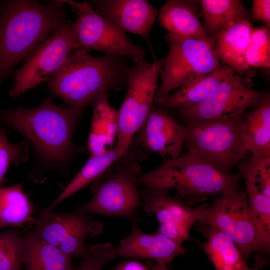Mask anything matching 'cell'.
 Listing matches in <instances>:
<instances>
[{"label":"cell","mask_w":270,"mask_h":270,"mask_svg":"<svg viewBox=\"0 0 270 270\" xmlns=\"http://www.w3.org/2000/svg\"><path fill=\"white\" fill-rule=\"evenodd\" d=\"M64 6L61 0L0 2V84L66 20Z\"/></svg>","instance_id":"cell-1"},{"label":"cell","mask_w":270,"mask_h":270,"mask_svg":"<svg viewBox=\"0 0 270 270\" xmlns=\"http://www.w3.org/2000/svg\"><path fill=\"white\" fill-rule=\"evenodd\" d=\"M130 68L124 58L94 56L78 48L47 81L48 86L54 96L81 113L102 92L120 90L126 86Z\"/></svg>","instance_id":"cell-2"},{"label":"cell","mask_w":270,"mask_h":270,"mask_svg":"<svg viewBox=\"0 0 270 270\" xmlns=\"http://www.w3.org/2000/svg\"><path fill=\"white\" fill-rule=\"evenodd\" d=\"M80 114L48 98L34 108L0 109V120L24 136L44 160L62 166L72 152V136Z\"/></svg>","instance_id":"cell-3"},{"label":"cell","mask_w":270,"mask_h":270,"mask_svg":"<svg viewBox=\"0 0 270 270\" xmlns=\"http://www.w3.org/2000/svg\"><path fill=\"white\" fill-rule=\"evenodd\" d=\"M239 176L215 168L188 152L176 158L164 160L158 168L140 174L139 185L168 193L190 206L209 196L240 190Z\"/></svg>","instance_id":"cell-4"},{"label":"cell","mask_w":270,"mask_h":270,"mask_svg":"<svg viewBox=\"0 0 270 270\" xmlns=\"http://www.w3.org/2000/svg\"><path fill=\"white\" fill-rule=\"evenodd\" d=\"M244 115L186 124L188 152L215 168L230 172L248 152Z\"/></svg>","instance_id":"cell-5"},{"label":"cell","mask_w":270,"mask_h":270,"mask_svg":"<svg viewBox=\"0 0 270 270\" xmlns=\"http://www.w3.org/2000/svg\"><path fill=\"white\" fill-rule=\"evenodd\" d=\"M165 40L169 50L154 102L160 106L174 90L199 80L220 66L214 52V43L169 33Z\"/></svg>","instance_id":"cell-6"},{"label":"cell","mask_w":270,"mask_h":270,"mask_svg":"<svg viewBox=\"0 0 270 270\" xmlns=\"http://www.w3.org/2000/svg\"><path fill=\"white\" fill-rule=\"evenodd\" d=\"M194 213L196 221L208 224L229 236L246 264L253 252H262L260 232L245 192H226L208 206L194 208Z\"/></svg>","instance_id":"cell-7"},{"label":"cell","mask_w":270,"mask_h":270,"mask_svg":"<svg viewBox=\"0 0 270 270\" xmlns=\"http://www.w3.org/2000/svg\"><path fill=\"white\" fill-rule=\"evenodd\" d=\"M165 60L133 63L130 66L127 92L118 110V130L114 148L120 158L127 154L135 134L152 108L157 82Z\"/></svg>","instance_id":"cell-8"},{"label":"cell","mask_w":270,"mask_h":270,"mask_svg":"<svg viewBox=\"0 0 270 270\" xmlns=\"http://www.w3.org/2000/svg\"><path fill=\"white\" fill-rule=\"evenodd\" d=\"M120 162L93 182L92 196L82 206L90 214L134 220L141 204L138 182L140 166L132 160Z\"/></svg>","instance_id":"cell-9"},{"label":"cell","mask_w":270,"mask_h":270,"mask_svg":"<svg viewBox=\"0 0 270 270\" xmlns=\"http://www.w3.org/2000/svg\"><path fill=\"white\" fill-rule=\"evenodd\" d=\"M61 0L70 6L76 16L74 28L78 48L120 56L133 63L144 60V48L132 42L126 32L97 14L88 2Z\"/></svg>","instance_id":"cell-10"},{"label":"cell","mask_w":270,"mask_h":270,"mask_svg":"<svg viewBox=\"0 0 270 270\" xmlns=\"http://www.w3.org/2000/svg\"><path fill=\"white\" fill-rule=\"evenodd\" d=\"M78 48L74 22L65 20L17 70L10 97L16 98L42 82H47L70 52Z\"/></svg>","instance_id":"cell-11"},{"label":"cell","mask_w":270,"mask_h":270,"mask_svg":"<svg viewBox=\"0 0 270 270\" xmlns=\"http://www.w3.org/2000/svg\"><path fill=\"white\" fill-rule=\"evenodd\" d=\"M90 214L82 206L58 213L45 208L35 220L31 232L69 256L81 258L87 248L86 237L98 236L103 230V223Z\"/></svg>","instance_id":"cell-12"},{"label":"cell","mask_w":270,"mask_h":270,"mask_svg":"<svg viewBox=\"0 0 270 270\" xmlns=\"http://www.w3.org/2000/svg\"><path fill=\"white\" fill-rule=\"evenodd\" d=\"M266 94L250 88L240 74L234 73L212 94L198 104L176 110L186 124L236 117L243 115L247 108L258 105Z\"/></svg>","instance_id":"cell-13"},{"label":"cell","mask_w":270,"mask_h":270,"mask_svg":"<svg viewBox=\"0 0 270 270\" xmlns=\"http://www.w3.org/2000/svg\"><path fill=\"white\" fill-rule=\"evenodd\" d=\"M245 181L252 216L260 232L262 252L270 248V156L252 154L237 164Z\"/></svg>","instance_id":"cell-14"},{"label":"cell","mask_w":270,"mask_h":270,"mask_svg":"<svg viewBox=\"0 0 270 270\" xmlns=\"http://www.w3.org/2000/svg\"><path fill=\"white\" fill-rule=\"evenodd\" d=\"M142 188L141 204L146 214L156 217V231L182 244L188 238L190 228L196 222L194 208L168 193Z\"/></svg>","instance_id":"cell-15"},{"label":"cell","mask_w":270,"mask_h":270,"mask_svg":"<svg viewBox=\"0 0 270 270\" xmlns=\"http://www.w3.org/2000/svg\"><path fill=\"white\" fill-rule=\"evenodd\" d=\"M98 14L110 21L124 32L142 36L157 60L150 38V33L158 10L147 0H92L88 2Z\"/></svg>","instance_id":"cell-16"},{"label":"cell","mask_w":270,"mask_h":270,"mask_svg":"<svg viewBox=\"0 0 270 270\" xmlns=\"http://www.w3.org/2000/svg\"><path fill=\"white\" fill-rule=\"evenodd\" d=\"M136 134L143 148L158 153L164 160L179 157L184 142V126L162 109L152 108Z\"/></svg>","instance_id":"cell-17"},{"label":"cell","mask_w":270,"mask_h":270,"mask_svg":"<svg viewBox=\"0 0 270 270\" xmlns=\"http://www.w3.org/2000/svg\"><path fill=\"white\" fill-rule=\"evenodd\" d=\"M186 252L181 244L158 231L145 233L134 222L129 234L115 248L116 257L145 258L166 265Z\"/></svg>","instance_id":"cell-18"},{"label":"cell","mask_w":270,"mask_h":270,"mask_svg":"<svg viewBox=\"0 0 270 270\" xmlns=\"http://www.w3.org/2000/svg\"><path fill=\"white\" fill-rule=\"evenodd\" d=\"M254 28L248 19L228 24L220 33L214 52L219 61L233 68L238 74H249L246 52Z\"/></svg>","instance_id":"cell-19"},{"label":"cell","mask_w":270,"mask_h":270,"mask_svg":"<svg viewBox=\"0 0 270 270\" xmlns=\"http://www.w3.org/2000/svg\"><path fill=\"white\" fill-rule=\"evenodd\" d=\"M93 114L87 146L90 156L104 154L114 148L118 130V110L110 104L108 91L92 102Z\"/></svg>","instance_id":"cell-20"},{"label":"cell","mask_w":270,"mask_h":270,"mask_svg":"<svg viewBox=\"0 0 270 270\" xmlns=\"http://www.w3.org/2000/svg\"><path fill=\"white\" fill-rule=\"evenodd\" d=\"M158 16L160 24L169 34L215 44L206 34L194 1L168 0L158 11Z\"/></svg>","instance_id":"cell-21"},{"label":"cell","mask_w":270,"mask_h":270,"mask_svg":"<svg viewBox=\"0 0 270 270\" xmlns=\"http://www.w3.org/2000/svg\"><path fill=\"white\" fill-rule=\"evenodd\" d=\"M198 222L200 230L207 238L201 248L216 270H257L263 265L256 262L254 268H249L229 236L208 224Z\"/></svg>","instance_id":"cell-22"},{"label":"cell","mask_w":270,"mask_h":270,"mask_svg":"<svg viewBox=\"0 0 270 270\" xmlns=\"http://www.w3.org/2000/svg\"><path fill=\"white\" fill-rule=\"evenodd\" d=\"M234 73L236 71L229 66L220 65L199 80L178 88L162 103V109L166 110L194 106L212 94L227 78Z\"/></svg>","instance_id":"cell-23"},{"label":"cell","mask_w":270,"mask_h":270,"mask_svg":"<svg viewBox=\"0 0 270 270\" xmlns=\"http://www.w3.org/2000/svg\"><path fill=\"white\" fill-rule=\"evenodd\" d=\"M72 259L32 232L24 238L22 264L25 270H74Z\"/></svg>","instance_id":"cell-24"},{"label":"cell","mask_w":270,"mask_h":270,"mask_svg":"<svg viewBox=\"0 0 270 270\" xmlns=\"http://www.w3.org/2000/svg\"><path fill=\"white\" fill-rule=\"evenodd\" d=\"M243 119L248 151L256 156H270V94Z\"/></svg>","instance_id":"cell-25"},{"label":"cell","mask_w":270,"mask_h":270,"mask_svg":"<svg viewBox=\"0 0 270 270\" xmlns=\"http://www.w3.org/2000/svg\"><path fill=\"white\" fill-rule=\"evenodd\" d=\"M201 4L203 28L215 44L220 33L228 24L238 20H248L250 16L241 0H202Z\"/></svg>","instance_id":"cell-26"},{"label":"cell","mask_w":270,"mask_h":270,"mask_svg":"<svg viewBox=\"0 0 270 270\" xmlns=\"http://www.w3.org/2000/svg\"><path fill=\"white\" fill-rule=\"evenodd\" d=\"M34 206L22 190V184L0 188V229L22 227L34 222Z\"/></svg>","instance_id":"cell-27"},{"label":"cell","mask_w":270,"mask_h":270,"mask_svg":"<svg viewBox=\"0 0 270 270\" xmlns=\"http://www.w3.org/2000/svg\"><path fill=\"white\" fill-rule=\"evenodd\" d=\"M119 159L118 153L114 148L103 154L90 156L72 180L46 208L52 210L64 200L99 178Z\"/></svg>","instance_id":"cell-28"},{"label":"cell","mask_w":270,"mask_h":270,"mask_svg":"<svg viewBox=\"0 0 270 270\" xmlns=\"http://www.w3.org/2000/svg\"><path fill=\"white\" fill-rule=\"evenodd\" d=\"M24 238L16 229L0 232V270H21Z\"/></svg>","instance_id":"cell-29"},{"label":"cell","mask_w":270,"mask_h":270,"mask_svg":"<svg viewBox=\"0 0 270 270\" xmlns=\"http://www.w3.org/2000/svg\"><path fill=\"white\" fill-rule=\"evenodd\" d=\"M250 68L270 66V32L267 27L254 28L246 52Z\"/></svg>","instance_id":"cell-30"},{"label":"cell","mask_w":270,"mask_h":270,"mask_svg":"<svg viewBox=\"0 0 270 270\" xmlns=\"http://www.w3.org/2000/svg\"><path fill=\"white\" fill-rule=\"evenodd\" d=\"M28 156L26 144L10 142L6 132L0 128V188L10 165L24 162Z\"/></svg>","instance_id":"cell-31"},{"label":"cell","mask_w":270,"mask_h":270,"mask_svg":"<svg viewBox=\"0 0 270 270\" xmlns=\"http://www.w3.org/2000/svg\"><path fill=\"white\" fill-rule=\"evenodd\" d=\"M115 258V247L112 243L89 244L74 270H102L104 266Z\"/></svg>","instance_id":"cell-32"},{"label":"cell","mask_w":270,"mask_h":270,"mask_svg":"<svg viewBox=\"0 0 270 270\" xmlns=\"http://www.w3.org/2000/svg\"><path fill=\"white\" fill-rule=\"evenodd\" d=\"M252 18L264 24L270 28V0H253Z\"/></svg>","instance_id":"cell-33"},{"label":"cell","mask_w":270,"mask_h":270,"mask_svg":"<svg viewBox=\"0 0 270 270\" xmlns=\"http://www.w3.org/2000/svg\"><path fill=\"white\" fill-rule=\"evenodd\" d=\"M113 270H148V269L140 262L129 260L118 264Z\"/></svg>","instance_id":"cell-34"},{"label":"cell","mask_w":270,"mask_h":270,"mask_svg":"<svg viewBox=\"0 0 270 270\" xmlns=\"http://www.w3.org/2000/svg\"><path fill=\"white\" fill-rule=\"evenodd\" d=\"M148 270H170L166 264L157 262L153 260H148Z\"/></svg>","instance_id":"cell-35"}]
</instances>
